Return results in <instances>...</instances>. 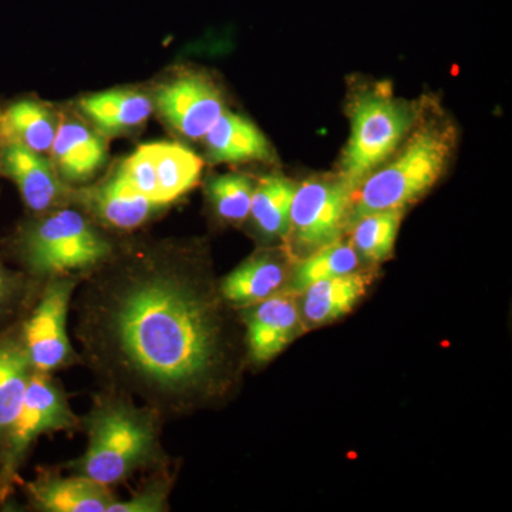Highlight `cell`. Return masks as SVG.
<instances>
[{
  "label": "cell",
  "instance_id": "1",
  "mask_svg": "<svg viewBox=\"0 0 512 512\" xmlns=\"http://www.w3.org/2000/svg\"><path fill=\"white\" fill-rule=\"evenodd\" d=\"M104 328L119 365L153 392H185L217 359L218 328L210 303L165 272L136 276L114 289Z\"/></svg>",
  "mask_w": 512,
  "mask_h": 512
},
{
  "label": "cell",
  "instance_id": "2",
  "mask_svg": "<svg viewBox=\"0 0 512 512\" xmlns=\"http://www.w3.org/2000/svg\"><path fill=\"white\" fill-rule=\"evenodd\" d=\"M450 128L426 124L417 128L404 148L359 185L349 222L370 212L404 210L439 180L451 153Z\"/></svg>",
  "mask_w": 512,
  "mask_h": 512
},
{
  "label": "cell",
  "instance_id": "3",
  "mask_svg": "<svg viewBox=\"0 0 512 512\" xmlns=\"http://www.w3.org/2000/svg\"><path fill=\"white\" fill-rule=\"evenodd\" d=\"M413 121L410 107L389 94L369 92L357 97L352 107V133L343 154L340 180L355 192L393 156Z\"/></svg>",
  "mask_w": 512,
  "mask_h": 512
},
{
  "label": "cell",
  "instance_id": "4",
  "mask_svg": "<svg viewBox=\"0 0 512 512\" xmlns=\"http://www.w3.org/2000/svg\"><path fill=\"white\" fill-rule=\"evenodd\" d=\"M150 421L124 406H107L93 417L86 454L77 474L109 487L133 473L153 450Z\"/></svg>",
  "mask_w": 512,
  "mask_h": 512
},
{
  "label": "cell",
  "instance_id": "5",
  "mask_svg": "<svg viewBox=\"0 0 512 512\" xmlns=\"http://www.w3.org/2000/svg\"><path fill=\"white\" fill-rule=\"evenodd\" d=\"M110 245L80 212L59 210L47 215L26 241L29 264L40 274L82 271L103 261Z\"/></svg>",
  "mask_w": 512,
  "mask_h": 512
},
{
  "label": "cell",
  "instance_id": "6",
  "mask_svg": "<svg viewBox=\"0 0 512 512\" xmlns=\"http://www.w3.org/2000/svg\"><path fill=\"white\" fill-rule=\"evenodd\" d=\"M353 192L342 180H308L296 187L291 231L301 247L319 249L339 241L348 224Z\"/></svg>",
  "mask_w": 512,
  "mask_h": 512
},
{
  "label": "cell",
  "instance_id": "7",
  "mask_svg": "<svg viewBox=\"0 0 512 512\" xmlns=\"http://www.w3.org/2000/svg\"><path fill=\"white\" fill-rule=\"evenodd\" d=\"M156 106L174 130L191 140L204 138L225 110L217 87L198 74H187L161 86Z\"/></svg>",
  "mask_w": 512,
  "mask_h": 512
},
{
  "label": "cell",
  "instance_id": "8",
  "mask_svg": "<svg viewBox=\"0 0 512 512\" xmlns=\"http://www.w3.org/2000/svg\"><path fill=\"white\" fill-rule=\"evenodd\" d=\"M72 424L73 414L59 387L47 373L32 372L25 399L8 431L10 463L22 457L37 437Z\"/></svg>",
  "mask_w": 512,
  "mask_h": 512
},
{
  "label": "cell",
  "instance_id": "9",
  "mask_svg": "<svg viewBox=\"0 0 512 512\" xmlns=\"http://www.w3.org/2000/svg\"><path fill=\"white\" fill-rule=\"evenodd\" d=\"M72 284L50 285L26 326V353L36 372L49 373L69 360L66 320Z\"/></svg>",
  "mask_w": 512,
  "mask_h": 512
},
{
  "label": "cell",
  "instance_id": "10",
  "mask_svg": "<svg viewBox=\"0 0 512 512\" xmlns=\"http://www.w3.org/2000/svg\"><path fill=\"white\" fill-rule=\"evenodd\" d=\"M50 154L57 174L72 183H82L103 167L107 147L101 134L82 121L64 119L59 121Z\"/></svg>",
  "mask_w": 512,
  "mask_h": 512
},
{
  "label": "cell",
  "instance_id": "11",
  "mask_svg": "<svg viewBox=\"0 0 512 512\" xmlns=\"http://www.w3.org/2000/svg\"><path fill=\"white\" fill-rule=\"evenodd\" d=\"M3 165L6 173L18 185L20 194L30 210H49L63 197V185L60 183L55 165L43 154L20 144H6L3 150Z\"/></svg>",
  "mask_w": 512,
  "mask_h": 512
},
{
  "label": "cell",
  "instance_id": "12",
  "mask_svg": "<svg viewBox=\"0 0 512 512\" xmlns=\"http://www.w3.org/2000/svg\"><path fill=\"white\" fill-rule=\"evenodd\" d=\"M248 343L256 362H266L291 343L299 326L298 306L289 296L258 302L248 315Z\"/></svg>",
  "mask_w": 512,
  "mask_h": 512
},
{
  "label": "cell",
  "instance_id": "13",
  "mask_svg": "<svg viewBox=\"0 0 512 512\" xmlns=\"http://www.w3.org/2000/svg\"><path fill=\"white\" fill-rule=\"evenodd\" d=\"M208 154L217 163L269 161L271 146L251 121L224 110L204 136Z\"/></svg>",
  "mask_w": 512,
  "mask_h": 512
},
{
  "label": "cell",
  "instance_id": "14",
  "mask_svg": "<svg viewBox=\"0 0 512 512\" xmlns=\"http://www.w3.org/2000/svg\"><path fill=\"white\" fill-rule=\"evenodd\" d=\"M79 109L100 134H120L140 127L150 117L153 103L134 90H107L83 97Z\"/></svg>",
  "mask_w": 512,
  "mask_h": 512
},
{
  "label": "cell",
  "instance_id": "15",
  "mask_svg": "<svg viewBox=\"0 0 512 512\" xmlns=\"http://www.w3.org/2000/svg\"><path fill=\"white\" fill-rule=\"evenodd\" d=\"M90 204L100 220L119 229H133L156 214L164 205L144 197L117 170L109 180L90 191Z\"/></svg>",
  "mask_w": 512,
  "mask_h": 512
},
{
  "label": "cell",
  "instance_id": "16",
  "mask_svg": "<svg viewBox=\"0 0 512 512\" xmlns=\"http://www.w3.org/2000/svg\"><path fill=\"white\" fill-rule=\"evenodd\" d=\"M33 498L50 512H107L113 497L106 485L90 478L52 477L30 485Z\"/></svg>",
  "mask_w": 512,
  "mask_h": 512
},
{
  "label": "cell",
  "instance_id": "17",
  "mask_svg": "<svg viewBox=\"0 0 512 512\" xmlns=\"http://www.w3.org/2000/svg\"><path fill=\"white\" fill-rule=\"evenodd\" d=\"M369 278L352 274L322 279L303 291V318L312 326L326 325L352 311L365 295Z\"/></svg>",
  "mask_w": 512,
  "mask_h": 512
},
{
  "label": "cell",
  "instance_id": "18",
  "mask_svg": "<svg viewBox=\"0 0 512 512\" xmlns=\"http://www.w3.org/2000/svg\"><path fill=\"white\" fill-rule=\"evenodd\" d=\"M57 126L55 114L32 100L18 101L0 114V141L36 151L50 153Z\"/></svg>",
  "mask_w": 512,
  "mask_h": 512
},
{
  "label": "cell",
  "instance_id": "19",
  "mask_svg": "<svg viewBox=\"0 0 512 512\" xmlns=\"http://www.w3.org/2000/svg\"><path fill=\"white\" fill-rule=\"evenodd\" d=\"M157 180V201L167 205L191 190L201 177L202 160L177 143L148 144Z\"/></svg>",
  "mask_w": 512,
  "mask_h": 512
},
{
  "label": "cell",
  "instance_id": "20",
  "mask_svg": "<svg viewBox=\"0 0 512 512\" xmlns=\"http://www.w3.org/2000/svg\"><path fill=\"white\" fill-rule=\"evenodd\" d=\"M296 187L298 185L281 175H268L255 185L249 215L266 237L282 238L288 235Z\"/></svg>",
  "mask_w": 512,
  "mask_h": 512
},
{
  "label": "cell",
  "instance_id": "21",
  "mask_svg": "<svg viewBox=\"0 0 512 512\" xmlns=\"http://www.w3.org/2000/svg\"><path fill=\"white\" fill-rule=\"evenodd\" d=\"M285 281V271L274 259L252 258L222 282L221 291L229 302L258 303L274 296Z\"/></svg>",
  "mask_w": 512,
  "mask_h": 512
},
{
  "label": "cell",
  "instance_id": "22",
  "mask_svg": "<svg viewBox=\"0 0 512 512\" xmlns=\"http://www.w3.org/2000/svg\"><path fill=\"white\" fill-rule=\"evenodd\" d=\"M32 370L26 349L13 343L0 345V433L9 431L18 416Z\"/></svg>",
  "mask_w": 512,
  "mask_h": 512
},
{
  "label": "cell",
  "instance_id": "23",
  "mask_svg": "<svg viewBox=\"0 0 512 512\" xmlns=\"http://www.w3.org/2000/svg\"><path fill=\"white\" fill-rule=\"evenodd\" d=\"M404 210L370 212L353 222V248L369 261L380 262L392 255Z\"/></svg>",
  "mask_w": 512,
  "mask_h": 512
},
{
  "label": "cell",
  "instance_id": "24",
  "mask_svg": "<svg viewBox=\"0 0 512 512\" xmlns=\"http://www.w3.org/2000/svg\"><path fill=\"white\" fill-rule=\"evenodd\" d=\"M359 255L353 245L333 242L315 249L308 258L299 262L293 275V291L303 292L309 285L322 279L335 278L356 272Z\"/></svg>",
  "mask_w": 512,
  "mask_h": 512
},
{
  "label": "cell",
  "instance_id": "25",
  "mask_svg": "<svg viewBox=\"0 0 512 512\" xmlns=\"http://www.w3.org/2000/svg\"><path fill=\"white\" fill-rule=\"evenodd\" d=\"M254 188L247 175L227 174L214 178L208 190L220 217L228 221H244L251 211Z\"/></svg>",
  "mask_w": 512,
  "mask_h": 512
},
{
  "label": "cell",
  "instance_id": "26",
  "mask_svg": "<svg viewBox=\"0 0 512 512\" xmlns=\"http://www.w3.org/2000/svg\"><path fill=\"white\" fill-rule=\"evenodd\" d=\"M163 510V495L150 491V493L136 495L130 501H113L107 512H157Z\"/></svg>",
  "mask_w": 512,
  "mask_h": 512
},
{
  "label": "cell",
  "instance_id": "27",
  "mask_svg": "<svg viewBox=\"0 0 512 512\" xmlns=\"http://www.w3.org/2000/svg\"><path fill=\"white\" fill-rule=\"evenodd\" d=\"M3 291H5V281H3V276L0 274V296L3 295Z\"/></svg>",
  "mask_w": 512,
  "mask_h": 512
}]
</instances>
